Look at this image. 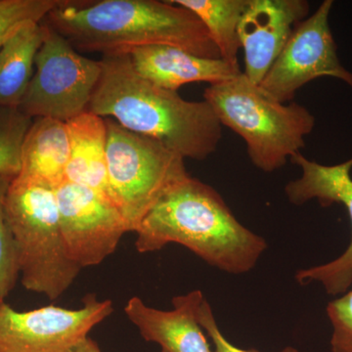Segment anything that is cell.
Wrapping results in <instances>:
<instances>
[{
    "label": "cell",
    "mask_w": 352,
    "mask_h": 352,
    "mask_svg": "<svg viewBox=\"0 0 352 352\" xmlns=\"http://www.w3.org/2000/svg\"><path fill=\"white\" fill-rule=\"evenodd\" d=\"M76 50L131 54L166 45L208 59H221L195 14L171 1L63 0L43 20Z\"/></svg>",
    "instance_id": "1"
},
{
    "label": "cell",
    "mask_w": 352,
    "mask_h": 352,
    "mask_svg": "<svg viewBox=\"0 0 352 352\" xmlns=\"http://www.w3.org/2000/svg\"><path fill=\"white\" fill-rule=\"evenodd\" d=\"M87 112L155 139L184 159L214 154L222 124L207 101L191 102L139 75L129 54L104 55Z\"/></svg>",
    "instance_id": "2"
},
{
    "label": "cell",
    "mask_w": 352,
    "mask_h": 352,
    "mask_svg": "<svg viewBox=\"0 0 352 352\" xmlns=\"http://www.w3.org/2000/svg\"><path fill=\"white\" fill-rule=\"evenodd\" d=\"M134 233L141 254L179 244L230 274L254 270L267 249L265 239L236 219L217 190L192 176L168 190Z\"/></svg>",
    "instance_id": "3"
},
{
    "label": "cell",
    "mask_w": 352,
    "mask_h": 352,
    "mask_svg": "<svg viewBox=\"0 0 352 352\" xmlns=\"http://www.w3.org/2000/svg\"><path fill=\"white\" fill-rule=\"evenodd\" d=\"M4 210L17 248L23 286L57 300L82 268L69 258L65 247L56 188L17 175L7 191Z\"/></svg>",
    "instance_id": "4"
},
{
    "label": "cell",
    "mask_w": 352,
    "mask_h": 352,
    "mask_svg": "<svg viewBox=\"0 0 352 352\" xmlns=\"http://www.w3.org/2000/svg\"><path fill=\"white\" fill-rule=\"evenodd\" d=\"M204 97L220 124L244 139L252 163L264 173L279 170L300 153L315 126L307 108L273 100L243 73L210 85Z\"/></svg>",
    "instance_id": "5"
},
{
    "label": "cell",
    "mask_w": 352,
    "mask_h": 352,
    "mask_svg": "<svg viewBox=\"0 0 352 352\" xmlns=\"http://www.w3.org/2000/svg\"><path fill=\"white\" fill-rule=\"evenodd\" d=\"M111 200L135 232L143 219L177 183L189 177L184 157L159 141L105 118Z\"/></svg>",
    "instance_id": "6"
},
{
    "label": "cell",
    "mask_w": 352,
    "mask_h": 352,
    "mask_svg": "<svg viewBox=\"0 0 352 352\" xmlns=\"http://www.w3.org/2000/svg\"><path fill=\"white\" fill-rule=\"evenodd\" d=\"M34 67L36 72L19 106L25 115L32 120L50 118L67 122L87 112L100 78V60L82 56L64 36L48 27Z\"/></svg>",
    "instance_id": "7"
},
{
    "label": "cell",
    "mask_w": 352,
    "mask_h": 352,
    "mask_svg": "<svg viewBox=\"0 0 352 352\" xmlns=\"http://www.w3.org/2000/svg\"><path fill=\"white\" fill-rule=\"evenodd\" d=\"M333 3V0L322 2L314 15L296 25L258 85L266 96L287 103L303 85L324 76L342 80L352 88V73L340 63L329 24Z\"/></svg>",
    "instance_id": "8"
},
{
    "label": "cell",
    "mask_w": 352,
    "mask_h": 352,
    "mask_svg": "<svg viewBox=\"0 0 352 352\" xmlns=\"http://www.w3.org/2000/svg\"><path fill=\"white\" fill-rule=\"evenodd\" d=\"M113 311L112 300H99L94 294L85 296L78 309L51 305L17 311L1 302L0 352H69Z\"/></svg>",
    "instance_id": "9"
},
{
    "label": "cell",
    "mask_w": 352,
    "mask_h": 352,
    "mask_svg": "<svg viewBox=\"0 0 352 352\" xmlns=\"http://www.w3.org/2000/svg\"><path fill=\"white\" fill-rule=\"evenodd\" d=\"M60 227L68 256L82 268L99 265L131 232L113 201L69 182L56 187Z\"/></svg>",
    "instance_id": "10"
},
{
    "label": "cell",
    "mask_w": 352,
    "mask_h": 352,
    "mask_svg": "<svg viewBox=\"0 0 352 352\" xmlns=\"http://www.w3.org/2000/svg\"><path fill=\"white\" fill-rule=\"evenodd\" d=\"M289 161L300 166L302 173L298 179L287 184L285 192L288 200L296 206L314 199L322 207L342 204L349 212L352 228V160L336 166H324L298 153ZM296 279L302 285L319 282L328 295H344L352 285V237L346 251L339 258L331 263L298 270Z\"/></svg>",
    "instance_id": "11"
},
{
    "label": "cell",
    "mask_w": 352,
    "mask_h": 352,
    "mask_svg": "<svg viewBox=\"0 0 352 352\" xmlns=\"http://www.w3.org/2000/svg\"><path fill=\"white\" fill-rule=\"evenodd\" d=\"M305 0H250L240 21L244 75L258 85L274 64L296 25L307 19Z\"/></svg>",
    "instance_id": "12"
},
{
    "label": "cell",
    "mask_w": 352,
    "mask_h": 352,
    "mask_svg": "<svg viewBox=\"0 0 352 352\" xmlns=\"http://www.w3.org/2000/svg\"><path fill=\"white\" fill-rule=\"evenodd\" d=\"M199 289L173 298V309L161 310L133 296L124 307L127 319L146 342L161 346V352H214L197 318L205 300Z\"/></svg>",
    "instance_id": "13"
},
{
    "label": "cell",
    "mask_w": 352,
    "mask_h": 352,
    "mask_svg": "<svg viewBox=\"0 0 352 352\" xmlns=\"http://www.w3.org/2000/svg\"><path fill=\"white\" fill-rule=\"evenodd\" d=\"M139 75L157 87L176 91L193 82L217 85L232 80L243 72L222 59L197 56L173 46L156 45L138 48L131 54Z\"/></svg>",
    "instance_id": "14"
},
{
    "label": "cell",
    "mask_w": 352,
    "mask_h": 352,
    "mask_svg": "<svg viewBox=\"0 0 352 352\" xmlns=\"http://www.w3.org/2000/svg\"><path fill=\"white\" fill-rule=\"evenodd\" d=\"M66 124L69 160L65 182L87 187L112 201L108 184V132L105 118L85 112Z\"/></svg>",
    "instance_id": "15"
},
{
    "label": "cell",
    "mask_w": 352,
    "mask_h": 352,
    "mask_svg": "<svg viewBox=\"0 0 352 352\" xmlns=\"http://www.w3.org/2000/svg\"><path fill=\"white\" fill-rule=\"evenodd\" d=\"M69 138L66 122L36 118L25 134L21 149V177L59 186L66 178Z\"/></svg>",
    "instance_id": "16"
},
{
    "label": "cell",
    "mask_w": 352,
    "mask_h": 352,
    "mask_svg": "<svg viewBox=\"0 0 352 352\" xmlns=\"http://www.w3.org/2000/svg\"><path fill=\"white\" fill-rule=\"evenodd\" d=\"M48 27L43 21L23 23L0 48V105L19 108L34 76V63Z\"/></svg>",
    "instance_id": "17"
},
{
    "label": "cell",
    "mask_w": 352,
    "mask_h": 352,
    "mask_svg": "<svg viewBox=\"0 0 352 352\" xmlns=\"http://www.w3.org/2000/svg\"><path fill=\"white\" fill-rule=\"evenodd\" d=\"M195 14L226 63L240 68V21L250 0H170Z\"/></svg>",
    "instance_id": "18"
},
{
    "label": "cell",
    "mask_w": 352,
    "mask_h": 352,
    "mask_svg": "<svg viewBox=\"0 0 352 352\" xmlns=\"http://www.w3.org/2000/svg\"><path fill=\"white\" fill-rule=\"evenodd\" d=\"M32 122L19 108L0 105V175H19L21 149Z\"/></svg>",
    "instance_id": "19"
},
{
    "label": "cell",
    "mask_w": 352,
    "mask_h": 352,
    "mask_svg": "<svg viewBox=\"0 0 352 352\" xmlns=\"http://www.w3.org/2000/svg\"><path fill=\"white\" fill-rule=\"evenodd\" d=\"M13 178L0 175V303L6 302L20 276L17 248L4 210V201Z\"/></svg>",
    "instance_id": "20"
},
{
    "label": "cell",
    "mask_w": 352,
    "mask_h": 352,
    "mask_svg": "<svg viewBox=\"0 0 352 352\" xmlns=\"http://www.w3.org/2000/svg\"><path fill=\"white\" fill-rule=\"evenodd\" d=\"M63 0H0V48L23 23L41 22Z\"/></svg>",
    "instance_id": "21"
},
{
    "label": "cell",
    "mask_w": 352,
    "mask_h": 352,
    "mask_svg": "<svg viewBox=\"0 0 352 352\" xmlns=\"http://www.w3.org/2000/svg\"><path fill=\"white\" fill-rule=\"evenodd\" d=\"M329 320L333 326L332 352H352V289L327 307Z\"/></svg>",
    "instance_id": "22"
},
{
    "label": "cell",
    "mask_w": 352,
    "mask_h": 352,
    "mask_svg": "<svg viewBox=\"0 0 352 352\" xmlns=\"http://www.w3.org/2000/svg\"><path fill=\"white\" fill-rule=\"evenodd\" d=\"M197 318H198L201 327L204 329V331L208 333V337L212 340V344L214 346V352H259L256 349H248L247 351V349H239V347L231 344L220 331L212 307H210V303L208 302L206 298L201 302L198 309H197ZM279 352L300 351L295 347L287 346Z\"/></svg>",
    "instance_id": "23"
},
{
    "label": "cell",
    "mask_w": 352,
    "mask_h": 352,
    "mask_svg": "<svg viewBox=\"0 0 352 352\" xmlns=\"http://www.w3.org/2000/svg\"><path fill=\"white\" fill-rule=\"evenodd\" d=\"M69 352H103L101 351L97 342L91 338H87L82 340L80 344H78L75 349H72Z\"/></svg>",
    "instance_id": "24"
}]
</instances>
